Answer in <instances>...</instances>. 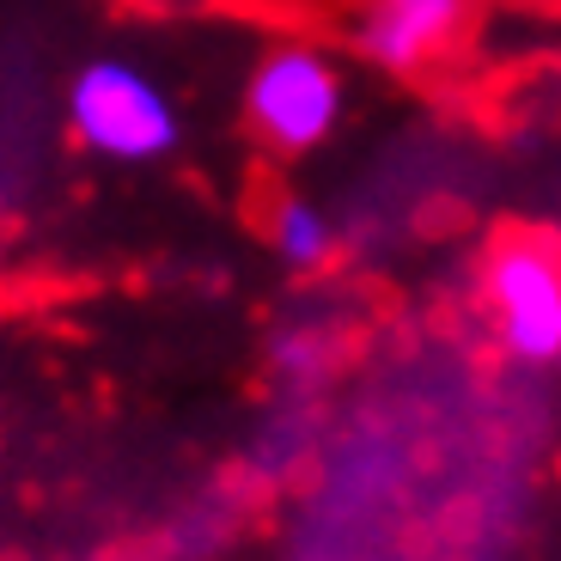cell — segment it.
Instances as JSON below:
<instances>
[{"instance_id": "4", "label": "cell", "mask_w": 561, "mask_h": 561, "mask_svg": "<svg viewBox=\"0 0 561 561\" xmlns=\"http://www.w3.org/2000/svg\"><path fill=\"white\" fill-rule=\"evenodd\" d=\"M470 0H373L360 13V49L366 61H379L391 73H415L421 61H434L463 25Z\"/></svg>"}, {"instance_id": "5", "label": "cell", "mask_w": 561, "mask_h": 561, "mask_svg": "<svg viewBox=\"0 0 561 561\" xmlns=\"http://www.w3.org/2000/svg\"><path fill=\"white\" fill-rule=\"evenodd\" d=\"M336 251V226L318 202H280L275 208V256L287 268H318L323 256Z\"/></svg>"}, {"instance_id": "1", "label": "cell", "mask_w": 561, "mask_h": 561, "mask_svg": "<svg viewBox=\"0 0 561 561\" xmlns=\"http://www.w3.org/2000/svg\"><path fill=\"white\" fill-rule=\"evenodd\" d=\"M68 123L80 135V147H92L99 159H116V165L165 159L183 135L171 92L128 56H99L73 73Z\"/></svg>"}, {"instance_id": "2", "label": "cell", "mask_w": 561, "mask_h": 561, "mask_svg": "<svg viewBox=\"0 0 561 561\" xmlns=\"http://www.w3.org/2000/svg\"><path fill=\"white\" fill-rule=\"evenodd\" d=\"M244 104H251V123L268 147L306 153V147L330 140L342 116V73L318 49H275L256 61Z\"/></svg>"}, {"instance_id": "3", "label": "cell", "mask_w": 561, "mask_h": 561, "mask_svg": "<svg viewBox=\"0 0 561 561\" xmlns=\"http://www.w3.org/2000/svg\"><path fill=\"white\" fill-rule=\"evenodd\" d=\"M489 306L506 354L531 366L561 360V263L543 244H506L489 263Z\"/></svg>"}]
</instances>
